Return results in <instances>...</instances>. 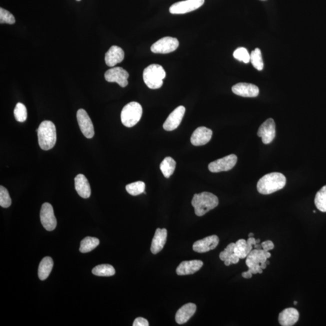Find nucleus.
<instances>
[{"label": "nucleus", "instance_id": "20e7f679", "mask_svg": "<svg viewBox=\"0 0 326 326\" xmlns=\"http://www.w3.org/2000/svg\"><path fill=\"white\" fill-rule=\"evenodd\" d=\"M166 76V74L162 66L152 64L144 69L142 77L148 88L156 90L161 88Z\"/></svg>", "mask_w": 326, "mask_h": 326}, {"label": "nucleus", "instance_id": "e433bc0d", "mask_svg": "<svg viewBox=\"0 0 326 326\" xmlns=\"http://www.w3.org/2000/svg\"><path fill=\"white\" fill-rule=\"evenodd\" d=\"M149 322L146 319L142 318V317H138L135 320L134 322L133 323V326H149Z\"/></svg>", "mask_w": 326, "mask_h": 326}, {"label": "nucleus", "instance_id": "a18cd8bd", "mask_svg": "<svg viewBox=\"0 0 326 326\" xmlns=\"http://www.w3.org/2000/svg\"><path fill=\"white\" fill-rule=\"evenodd\" d=\"M294 304L295 305H296V304H298V302H294Z\"/></svg>", "mask_w": 326, "mask_h": 326}, {"label": "nucleus", "instance_id": "72a5a7b5", "mask_svg": "<svg viewBox=\"0 0 326 326\" xmlns=\"http://www.w3.org/2000/svg\"><path fill=\"white\" fill-rule=\"evenodd\" d=\"M236 60L242 61L244 63L248 64L250 61V54L246 48H240L236 50L234 54Z\"/></svg>", "mask_w": 326, "mask_h": 326}, {"label": "nucleus", "instance_id": "bb28decb", "mask_svg": "<svg viewBox=\"0 0 326 326\" xmlns=\"http://www.w3.org/2000/svg\"><path fill=\"white\" fill-rule=\"evenodd\" d=\"M93 274L100 276H110L115 274L116 270L110 264H103L96 266L92 270Z\"/></svg>", "mask_w": 326, "mask_h": 326}, {"label": "nucleus", "instance_id": "412c9836", "mask_svg": "<svg viewBox=\"0 0 326 326\" xmlns=\"http://www.w3.org/2000/svg\"><path fill=\"white\" fill-rule=\"evenodd\" d=\"M167 237L166 229L157 228L156 230L150 247V251L152 254H156L162 251L164 248V244L166 243Z\"/></svg>", "mask_w": 326, "mask_h": 326}, {"label": "nucleus", "instance_id": "4468645a", "mask_svg": "<svg viewBox=\"0 0 326 326\" xmlns=\"http://www.w3.org/2000/svg\"><path fill=\"white\" fill-rule=\"evenodd\" d=\"M186 112L184 106H180L177 107L168 116L166 120L163 124V128L168 132H172L179 126L184 117Z\"/></svg>", "mask_w": 326, "mask_h": 326}, {"label": "nucleus", "instance_id": "393cba45", "mask_svg": "<svg viewBox=\"0 0 326 326\" xmlns=\"http://www.w3.org/2000/svg\"><path fill=\"white\" fill-rule=\"evenodd\" d=\"M176 168V162L171 158V157H166L162 162L160 164V170H161L163 176L166 178H168L171 176H172Z\"/></svg>", "mask_w": 326, "mask_h": 326}, {"label": "nucleus", "instance_id": "dca6fc26", "mask_svg": "<svg viewBox=\"0 0 326 326\" xmlns=\"http://www.w3.org/2000/svg\"><path fill=\"white\" fill-rule=\"evenodd\" d=\"M213 132L211 130L206 127H199L192 135L190 142L192 144L196 146L205 145L210 141Z\"/></svg>", "mask_w": 326, "mask_h": 326}, {"label": "nucleus", "instance_id": "a878e982", "mask_svg": "<svg viewBox=\"0 0 326 326\" xmlns=\"http://www.w3.org/2000/svg\"><path fill=\"white\" fill-rule=\"evenodd\" d=\"M100 244V241L96 238L86 237L80 242V252L86 253L92 251Z\"/></svg>", "mask_w": 326, "mask_h": 326}, {"label": "nucleus", "instance_id": "5701e85b", "mask_svg": "<svg viewBox=\"0 0 326 326\" xmlns=\"http://www.w3.org/2000/svg\"><path fill=\"white\" fill-rule=\"evenodd\" d=\"M76 190L83 198H88L91 196V188L88 180L83 174H78L74 178Z\"/></svg>", "mask_w": 326, "mask_h": 326}, {"label": "nucleus", "instance_id": "f3484780", "mask_svg": "<svg viewBox=\"0 0 326 326\" xmlns=\"http://www.w3.org/2000/svg\"><path fill=\"white\" fill-rule=\"evenodd\" d=\"M232 92L235 94L244 98H256L259 94L258 87L254 84L238 83L232 87Z\"/></svg>", "mask_w": 326, "mask_h": 326}, {"label": "nucleus", "instance_id": "b1692460", "mask_svg": "<svg viewBox=\"0 0 326 326\" xmlns=\"http://www.w3.org/2000/svg\"><path fill=\"white\" fill-rule=\"evenodd\" d=\"M54 267V260L50 257H46L40 264L38 276L40 280H44L48 278Z\"/></svg>", "mask_w": 326, "mask_h": 326}, {"label": "nucleus", "instance_id": "c756f323", "mask_svg": "<svg viewBox=\"0 0 326 326\" xmlns=\"http://www.w3.org/2000/svg\"><path fill=\"white\" fill-rule=\"evenodd\" d=\"M234 253L240 259L246 258L249 254L248 248H247V241L243 240H238L235 243Z\"/></svg>", "mask_w": 326, "mask_h": 326}, {"label": "nucleus", "instance_id": "7c9ffc66", "mask_svg": "<svg viewBox=\"0 0 326 326\" xmlns=\"http://www.w3.org/2000/svg\"><path fill=\"white\" fill-rule=\"evenodd\" d=\"M144 189L145 184L142 182H132V184L126 186V190L128 193L132 195V196H138V195L144 193Z\"/></svg>", "mask_w": 326, "mask_h": 326}, {"label": "nucleus", "instance_id": "0eeeda50", "mask_svg": "<svg viewBox=\"0 0 326 326\" xmlns=\"http://www.w3.org/2000/svg\"><path fill=\"white\" fill-rule=\"evenodd\" d=\"M179 42L176 38H162L151 46L150 50L154 54H167L176 50Z\"/></svg>", "mask_w": 326, "mask_h": 326}, {"label": "nucleus", "instance_id": "1a4fd4ad", "mask_svg": "<svg viewBox=\"0 0 326 326\" xmlns=\"http://www.w3.org/2000/svg\"><path fill=\"white\" fill-rule=\"evenodd\" d=\"M237 161V156L234 154H231V155L226 156L224 158L210 163L208 170L211 172L213 173L230 170L236 164Z\"/></svg>", "mask_w": 326, "mask_h": 326}, {"label": "nucleus", "instance_id": "aec40b11", "mask_svg": "<svg viewBox=\"0 0 326 326\" xmlns=\"http://www.w3.org/2000/svg\"><path fill=\"white\" fill-rule=\"evenodd\" d=\"M300 314L295 308H285L279 314L278 322L282 326H292L298 322Z\"/></svg>", "mask_w": 326, "mask_h": 326}, {"label": "nucleus", "instance_id": "c03bdc74", "mask_svg": "<svg viewBox=\"0 0 326 326\" xmlns=\"http://www.w3.org/2000/svg\"><path fill=\"white\" fill-rule=\"evenodd\" d=\"M256 244H259L260 242V240H259V238H258V240H256Z\"/></svg>", "mask_w": 326, "mask_h": 326}, {"label": "nucleus", "instance_id": "49530a36", "mask_svg": "<svg viewBox=\"0 0 326 326\" xmlns=\"http://www.w3.org/2000/svg\"><path fill=\"white\" fill-rule=\"evenodd\" d=\"M77 1H80V0H77Z\"/></svg>", "mask_w": 326, "mask_h": 326}, {"label": "nucleus", "instance_id": "9b49d317", "mask_svg": "<svg viewBox=\"0 0 326 326\" xmlns=\"http://www.w3.org/2000/svg\"><path fill=\"white\" fill-rule=\"evenodd\" d=\"M130 75L124 69L122 68H113L108 70L104 74V78L109 82H116L121 87L128 85V78Z\"/></svg>", "mask_w": 326, "mask_h": 326}, {"label": "nucleus", "instance_id": "a19ab883", "mask_svg": "<svg viewBox=\"0 0 326 326\" xmlns=\"http://www.w3.org/2000/svg\"><path fill=\"white\" fill-rule=\"evenodd\" d=\"M224 264H225L226 266H230L232 264L229 258H227L226 260L224 261Z\"/></svg>", "mask_w": 326, "mask_h": 326}, {"label": "nucleus", "instance_id": "4be33fe9", "mask_svg": "<svg viewBox=\"0 0 326 326\" xmlns=\"http://www.w3.org/2000/svg\"><path fill=\"white\" fill-rule=\"evenodd\" d=\"M196 310V306L192 302L186 304L177 311L176 321L179 324H184L194 316Z\"/></svg>", "mask_w": 326, "mask_h": 326}, {"label": "nucleus", "instance_id": "39448f33", "mask_svg": "<svg viewBox=\"0 0 326 326\" xmlns=\"http://www.w3.org/2000/svg\"><path fill=\"white\" fill-rule=\"evenodd\" d=\"M142 114L141 104L132 102L125 106L122 110L121 120L124 126L132 128L140 120Z\"/></svg>", "mask_w": 326, "mask_h": 326}, {"label": "nucleus", "instance_id": "ea45409f", "mask_svg": "<svg viewBox=\"0 0 326 326\" xmlns=\"http://www.w3.org/2000/svg\"><path fill=\"white\" fill-rule=\"evenodd\" d=\"M242 276L244 278L249 279L252 278V274L248 270L247 272L242 273Z\"/></svg>", "mask_w": 326, "mask_h": 326}, {"label": "nucleus", "instance_id": "79ce46f5", "mask_svg": "<svg viewBox=\"0 0 326 326\" xmlns=\"http://www.w3.org/2000/svg\"><path fill=\"white\" fill-rule=\"evenodd\" d=\"M254 246L255 249H258V250L262 249V246L261 244H254Z\"/></svg>", "mask_w": 326, "mask_h": 326}, {"label": "nucleus", "instance_id": "6ab92c4d", "mask_svg": "<svg viewBox=\"0 0 326 326\" xmlns=\"http://www.w3.org/2000/svg\"><path fill=\"white\" fill-rule=\"evenodd\" d=\"M124 53L123 49L117 46H112L106 54V63L110 68H113L124 60Z\"/></svg>", "mask_w": 326, "mask_h": 326}, {"label": "nucleus", "instance_id": "2f4dec72", "mask_svg": "<svg viewBox=\"0 0 326 326\" xmlns=\"http://www.w3.org/2000/svg\"><path fill=\"white\" fill-rule=\"evenodd\" d=\"M14 116L16 121L24 122L27 120L28 110L24 104L18 103L14 110Z\"/></svg>", "mask_w": 326, "mask_h": 326}, {"label": "nucleus", "instance_id": "c85d7f7f", "mask_svg": "<svg viewBox=\"0 0 326 326\" xmlns=\"http://www.w3.org/2000/svg\"><path fill=\"white\" fill-rule=\"evenodd\" d=\"M250 61H251L253 66L258 70H262L264 66L262 56L261 50L257 48L252 52L250 54Z\"/></svg>", "mask_w": 326, "mask_h": 326}, {"label": "nucleus", "instance_id": "f704fd0d", "mask_svg": "<svg viewBox=\"0 0 326 326\" xmlns=\"http://www.w3.org/2000/svg\"><path fill=\"white\" fill-rule=\"evenodd\" d=\"M14 22H16V19L13 14L4 8H0V23L14 24Z\"/></svg>", "mask_w": 326, "mask_h": 326}, {"label": "nucleus", "instance_id": "2eb2a0df", "mask_svg": "<svg viewBox=\"0 0 326 326\" xmlns=\"http://www.w3.org/2000/svg\"><path fill=\"white\" fill-rule=\"evenodd\" d=\"M219 242L220 238L218 236L212 235L195 242L193 244V250L194 252L199 253L208 252L216 248Z\"/></svg>", "mask_w": 326, "mask_h": 326}, {"label": "nucleus", "instance_id": "ddd939ff", "mask_svg": "<svg viewBox=\"0 0 326 326\" xmlns=\"http://www.w3.org/2000/svg\"><path fill=\"white\" fill-rule=\"evenodd\" d=\"M258 136L262 138L264 144H270L276 136V124L273 119L270 118L264 122L259 127Z\"/></svg>", "mask_w": 326, "mask_h": 326}, {"label": "nucleus", "instance_id": "9d476101", "mask_svg": "<svg viewBox=\"0 0 326 326\" xmlns=\"http://www.w3.org/2000/svg\"><path fill=\"white\" fill-rule=\"evenodd\" d=\"M205 0H185L172 5L170 8V13L172 14H184L198 10L204 4Z\"/></svg>", "mask_w": 326, "mask_h": 326}, {"label": "nucleus", "instance_id": "473e14b6", "mask_svg": "<svg viewBox=\"0 0 326 326\" xmlns=\"http://www.w3.org/2000/svg\"><path fill=\"white\" fill-rule=\"evenodd\" d=\"M12 200L10 194L4 186H0V206L4 208H10Z\"/></svg>", "mask_w": 326, "mask_h": 326}, {"label": "nucleus", "instance_id": "a211bd4d", "mask_svg": "<svg viewBox=\"0 0 326 326\" xmlns=\"http://www.w3.org/2000/svg\"><path fill=\"white\" fill-rule=\"evenodd\" d=\"M202 266L203 262L202 260L183 261L178 266L176 272L178 276L194 274L198 272Z\"/></svg>", "mask_w": 326, "mask_h": 326}, {"label": "nucleus", "instance_id": "423d86ee", "mask_svg": "<svg viewBox=\"0 0 326 326\" xmlns=\"http://www.w3.org/2000/svg\"><path fill=\"white\" fill-rule=\"evenodd\" d=\"M266 253V252L263 249H254L247 256L246 264L252 274H262L263 270L266 268V262L268 258Z\"/></svg>", "mask_w": 326, "mask_h": 326}, {"label": "nucleus", "instance_id": "cd10ccee", "mask_svg": "<svg viewBox=\"0 0 326 326\" xmlns=\"http://www.w3.org/2000/svg\"><path fill=\"white\" fill-rule=\"evenodd\" d=\"M316 208L322 212H326V185L317 192L315 198Z\"/></svg>", "mask_w": 326, "mask_h": 326}, {"label": "nucleus", "instance_id": "7ed1b4c3", "mask_svg": "<svg viewBox=\"0 0 326 326\" xmlns=\"http://www.w3.org/2000/svg\"><path fill=\"white\" fill-rule=\"evenodd\" d=\"M37 132L40 146L42 150H50L54 146L57 136L56 126L53 122L49 120L42 122Z\"/></svg>", "mask_w": 326, "mask_h": 326}, {"label": "nucleus", "instance_id": "58836bf2", "mask_svg": "<svg viewBox=\"0 0 326 326\" xmlns=\"http://www.w3.org/2000/svg\"><path fill=\"white\" fill-rule=\"evenodd\" d=\"M229 259L230 260L232 264H236L238 262V261H240V258H238L235 253H234V254H232L230 257L229 258Z\"/></svg>", "mask_w": 326, "mask_h": 326}, {"label": "nucleus", "instance_id": "4c0bfd02", "mask_svg": "<svg viewBox=\"0 0 326 326\" xmlns=\"http://www.w3.org/2000/svg\"><path fill=\"white\" fill-rule=\"evenodd\" d=\"M261 246H262V249L266 252H270V250H272L274 248V244L270 240L264 242L261 244Z\"/></svg>", "mask_w": 326, "mask_h": 326}, {"label": "nucleus", "instance_id": "6e6552de", "mask_svg": "<svg viewBox=\"0 0 326 326\" xmlns=\"http://www.w3.org/2000/svg\"><path fill=\"white\" fill-rule=\"evenodd\" d=\"M40 220L46 230L51 232L56 228L57 220L53 206L48 202L43 204L40 212Z\"/></svg>", "mask_w": 326, "mask_h": 326}, {"label": "nucleus", "instance_id": "c9c22d12", "mask_svg": "<svg viewBox=\"0 0 326 326\" xmlns=\"http://www.w3.org/2000/svg\"><path fill=\"white\" fill-rule=\"evenodd\" d=\"M235 243H231L226 247L224 251L221 252L220 254V258L221 260L225 261L229 258L231 255L234 253Z\"/></svg>", "mask_w": 326, "mask_h": 326}, {"label": "nucleus", "instance_id": "f257e3e1", "mask_svg": "<svg viewBox=\"0 0 326 326\" xmlns=\"http://www.w3.org/2000/svg\"><path fill=\"white\" fill-rule=\"evenodd\" d=\"M286 183L284 174L279 172L268 174L258 180V191L262 194H272L283 188Z\"/></svg>", "mask_w": 326, "mask_h": 326}, {"label": "nucleus", "instance_id": "37998d69", "mask_svg": "<svg viewBox=\"0 0 326 326\" xmlns=\"http://www.w3.org/2000/svg\"><path fill=\"white\" fill-rule=\"evenodd\" d=\"M254 234H252V232H250V234H248V237L249 238L254 237Z\"/></svg>", "mask_w": 326, "mask_h": 326}, {"label": "nucleus", "instance_id": "f8f14e48", "mask_svg": "<svg viewBox=\"0 0 326 326\" xmlns=\"http://www.w3.org/2000/svg\"><path fill=\"white\" fill-rule=\"evenodd\" d=\"M77 120L82 132L87 138L94 136V129L91 118L86 110L80 109L77 112Z\"/></svg>", "mask_w": 326, "mask_h": 326}, {"label": "nucleus", "instance_id": "f03ea898", "mask_svg": "<svg viewBox=\"0 0 326 326\" xmlns=\"http://www.w3.org/2000/svg\"><path fill=\"white\" fill-rule=\"evenodd\" d=\"M219 204V200L216 195L210 192H202L194 194L192 200V205L194 208V213L198 216H202L209 211L216 208Z\"/></svg>", "mask_w": 326, "mask_h": 326}]
</instances>
